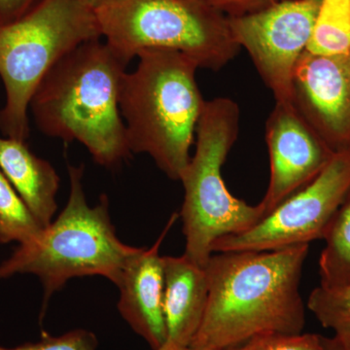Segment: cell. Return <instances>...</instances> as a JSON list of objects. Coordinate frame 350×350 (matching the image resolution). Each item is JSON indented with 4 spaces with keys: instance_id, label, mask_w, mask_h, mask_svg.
I'll use <instances>...</instances> for the list:
<instances>
[{
    "instance_id": "18",
    "label": "cell",
    "mask_w": 350,
    "mask_h": 350,
    "mask_svg": "<svg viewBox=\"0 0 350 350\" xmlns=\"http://www.w3.org/2000/svg\"><path fill=\"white\" fill-rule=\"evenodd\" d=\"M308 310L334 335L350 338V284L338 289L319 286L308 297Z\"/></svg>"
},
{
    "instance_id": "16",
    "label": "cell",
    "mask_w": 350,
    "mask_h": 350,
    "mask_svg": "<svg viewBox=\"0 0 350 350\" xmlns=\"http://www.w3.org/2000/svg\"><path fill=\"white\" fill-rule=\"evenodd\" d=\"M306 51L320 55H349L350 0H321Z\"/></svg>"
},
{
    "instance_id": "13",
    "label": "cell",
    "mask_w": 350,
    "mask_h": 350,
    "mask_svg": "<svg viewBox=\"0 0 350 350\" xmlns=\"http://www.w3.org/2000/svg\"><path fill=\"white\" fill-rule=\"evenodd\" d=\"M165 314L167 337L159 350H185L199 332L207 303L206 271L185 255L163 256Z\"/></svg>"
},
{
    "instance_id": "4",
    "label": "cell",
    "mask_w": 350,
    "mask_h": 350,
    "mask_svg": "<svg viewBox=\"0 0 350 350\" xmlns=\"http://www.w3.org/2000/svg\"><path fill=\"white\" fill-rule=\"evenodd\" d=\"M68 175L70 191L64 211L38 239L19 244L0 264V280L38 276L43 285L44 304L75 278L100 275L118 284L124 269L139 250L117 237L107 196H101L96 206L88 204L83 165H68Z\"/></svg>"
},
{
    "instance_id": "25",
    "label": "cell",
    "mask_w": 350,
    "mask_h": 350,
    "mask_svg": "<svg viewBox=\"0 0 350 350\" xmlns=\"http://www.w3.org/2000/svg\"><path fill=\"white\" fill-rule=\"evenodd\" d=\"M185 350H216L213 349H209V347H188L187 349Z\"/></svg>"
},
{
    "instance_id": "10",
    "label": "cell",
    "mask_w": 350,
    "mask_h": 350,
    "mask_svg": "<svg viewBox=\"0 0 350 350\" xmlns=\"http://www.w3.org/2000/svg\"><path fill=\"white\" fill-rule=\"evenodd\" d=\"M292 103L334 153L349 151V55L306 50L295 66Z\"/></svg>"
},
{
    "instance_id": "3",
    "label": "cell",
    "mask_w": 350,
    "mask_h": 350,
    "mask_svg": "<svg viewBox=\"0 0 350 350\" xmlns=\"http://www.w3.org/2000/svg\"><path fill=\"white\" fill-rule=\"evenodd\" d=\"M126 72L120 94L131 153H146L172 180H180L204 103L191 57L172 50H144Z\"/></svg>"
},
{
    "instance_id": "7",
    "label": "cell",
    "mask_w": 350,
    "mask_h": 350,
    "mask_svg": "<svg viewBox=\"0 0 350 350\" xmlns=\"http://www.w3.org/2000/svg\"><path fill=\"white\" fill-rule=\"evenodd\" d=\"M94 11L101 38L128 64L144 50H172L219 70L241 48L227 16L204 0H107Z\"/></svg>"
},
{
    "instance_id": "27",
    "label": "cell",
    "mask_w": 350,
    "mask_h": 350,
    "mask_svg": "<svg viewBox=\"0 0 350 350\" xmlns=\"http://www.w3.org/2000/svg\"><path fill=\"white\" fill-rule=\"evenodd\" d=\"M349 56H350V53H349Z\"/></svg>"
},
{
    "instance_id": "23",
    "label": "cell",
    "mask_w": 350,
    "mask_h": 350,
    "mask_svg": "<svg viewBox=\"0 0 350 350\" xmlns=\"http://www.w3.org/2000/svg\"><path fill=\"white\" fill-rule=\"evenodd\" d=\"M324 350H350V338L334 335L333 337H323Z\"/></svg>"
},
{
    "instance_id": "8",
    "label": "cell",
    "mask_w": 350,
    "mask_h": 350,
    "mask_svg": "<svg viewBox=\"0 0 350 350\" xmlns=\"http://www.w3.org/2000/svg\"><path fill=\"white\" fill-rule=\"evenodd\" d=\"M350 191V150L334 155L321 174L247 231L217 239L213 252L267 251L323 239Z\"/></svg>"
},
{
    "instance_id": "21",
    "label": "cell",
    "mask_w": 350,
    "mask_h": 350,
    "mask_svg": "<svg viewBox=\"0 0 350 350\" xmlns=\"http://www.w3.org/2000/svg\"><path fill=\"white\" fill-rule=\"evenodd\" d=\"M227 17H239L261 11L278 0H204Z\"/></svg>"
},
{
    "instance_id": "12",
    "label": "cell",
    "mask_w": 350,
    "mask_h": 350,
    "mask_svg": "<svg viewBox=\"0 0 350 350\" xmlns=\"http://www.w3.org/2000/svg\"><path fill=\"white\" fill-rule=\"evenodd\" d=\"M176 217L174 214L170 218L150 248H139L116 285L120 290L119 312L152 350L160 349L167 337L163 314L165 273L160 246Z\"/></svg>"
},
{
    "instance_id": "14",
    "label": "cell",
    "mask_w": 350,
    "mask_h": 350,
    "mask_svg": "<svg viewBox=\"0 0 350 350\" xmlns=\"http://www.w3.org/2000/svg\"><path fill=\"white\" fill-rule=\"evenodd\" d=\"M0 170L44 228L57 209L59 177L47 161L32 153L25 142L0 137Z\"/></svg>"
},
{
    "instance_id": "24",
    "label": "cell",
    "mask_w": 350,
    "mask_h": 350,
    "mask_svg": "<svg viewBox=\"0 0 350 350\" xmlns=\"http://www.w3.org/2000/svg\"><path fill=\"white\" fill-rule=\"evenodd\" d=\"M88 3L90 4L93 8L96 9V7H98L101 5V4L105 3V2H107V0H86Z\"/></svg>"
},
{
    "instance_id": "22",
    "label": "cell",
    "mask_w": 350,
    "mask_h": 350,
    "mask_svg": "<svg viewBox=\"0 0 350 350\" xmlns=\"http://www.w3.org/2000/svg\"><path fill=\"white\" fill-rule=\"evenodd\" d=\"M41 0H0V25L21 19Z\"/></svg>"
},
{
    "instance_id": "26",
    "label": "cell",
    "mask_w": 350,
    "mask_h": 350,
    "mask_svg": "<svg viewBox=\"0 0 350 350\" xmlns=\"http://www.w3.org/2000/svg\"><path fill=\"white\" fill-rule=\"evenodd\" d=\"M278 1H282V0H278Z\"/></svg>"
},
{
    "instance_id": "9",
    "label": "cell",
    "mask_w": 350,
    "mask_h": 350,
    "mask_svg": "<svg viewBox=\"0 0 350 350\" xmlns=\"http://www.w3.org/2000/svg\"><path fill=\"white\" fill-rule=\"evenodd\" d=\"M321 0H282L228 17L232 38L247 51L275 103H292L295 66L308 48Z\"/></svg>"
},
{
    "instance_id": "2",
    "label": "cell",
    "mask_w": 350,
    "mask_h": 350,
    "mask_svg": "<svg viewBox=\"0 0 350 350\" xmlns=\"http://www.w3.org/2000/svg\"><path fill=\"white\" fill-rule=\"evenodd\" d=\"M126 66L100 38L62 57L29 103L39 130L64 142H79L98 165L117 167L131 154L120 111Z\"/></svg>"
},
{
    "instance_id": "5",
    "label": "cell",
    "mask_w": 350,
    "mask_h": 350,
    "mask_svg": "<svg viewBox=\"0 0 350 350\" xmlns=\"http://www.w3.org/2000/svg\"><path fill=\"white\" fill-rule=\"evenodd\" d=\"M98 38H103L96 11L86 0H41L21 19L0 25L4 137L25 142L29 103L48 71L78 46Z\"/></svg>"
},
{
    "instance_id": "19",
    "label": "cell",
    "mask_w": 350,
    "mask_h": 350,
    "mask_svg": "<svg viewBox=\"0 0 350 350\" xmlns=\"http://www.w3.org/2000/svg\"><path fill=\"white\" fill-rule=\"evenodd\" d=\"M225 350H324L323 336L310 333L262 334Z\"/></svg>"
},
{
    "instance_id": "20",
    "label": "cell",
    "mask_w": 350,
    "mask_h": 350,
    "mask_svg": "<svg viewBox=\"0 0 350 350\" xmlns=\"http://www.w3.org/2000/svg\"><path fill=\"white\" fill-rule=\"evenodd\" d=\"M98 342L92 332L76 329L57 337L43 336L36 342L15 347H0V350H98Z\"/></svg>"
},
{
    "instance_id": "1",
    "label": "cell",
    "mask_w": 350,
    "mask_h": 350,
    "mask_svg": "<svg viewBox=\"0 0 350 350\" xmlns=\"http://www.w3.org/2000/svg\"><path fill=\"white\" fill-rule=\"evenodd\" d=\"M308 248L213 254L204 267L206 313L193 347L225 350L262 334L303 333L300 282Z\"/></svg>"
},
{
    "instance_id": "17",
    "label": "cell",
    "mask_w": 350,
    "mask_h": 350,
    "mask_svg": "<svg viewBox=\"0 0 350 350\" xmlns=\"http://www.w3.org/2000/svg\"><path fill=\"white\" fill-rule=\"evenodd\" d=\"M44 227L0 170V243H29Z\"/></svg>"
},
{
    "instance_id": "15",
    "label": "cell",
    "mask_w": 350,
    "mask_h": 350,
    "mask_svg": "<svg viewBox=\"0 0 350 350\" xmlns=\"http://www.w3.org/2000/svg\"><path fill=\"white\" fill-rule=\"evenodd\" d=\"M319 286L338 289L350 284V191L334 214L323 237Z\"/></svg>"
},
{
    "instance_id": "11",
    "label": "cell",
    "mask_w": 350,
    "mask_h": 350,
    "mask_svg": "<svg viewBox=\"0 0 350 350\" xmlns=\"http://www.w3.org/2000/svg\"><path fill=\"white\" fill-rule=\"evenodd\" d=\"M269 188L261 204L266 216L321 174L336 153L292 103H275L266 123Z\"/></svg>"
},
{
    "instance_id": "6",
    "label": "cell",
    "mask_w": 350,
    "mask_h": 350,
    "mask_svg": "<svg viewBox=\"0 0 350 350\" xmlns=\"http://www.w3.org/2000/svg\"><path fill=\"white\" fill-rule=\"evenodd\" d=\"M239 108L227 98L206 100L199 123L194 157L180 177L184 200L180 217L185 253L204 268L217 239L247 231L266 216L261 202L250 206L226 187L223 165L239 135Z\"/></svg>"
}]
</instances>
